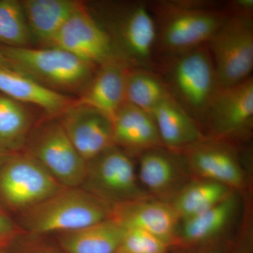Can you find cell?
<instances>
[{
  "instance_id": "12",
  "label": "cell",
  "mask_w": 253,
  "mask_h": 253,
  "mask_svg": "<svg viewBox=\"0 0 253 253\" xmlns=\"http://www.w3.org/2000/svg\"><path fill=\"white\" fill-rule=\"evenodd\" d=\"M138 179L154 199L170 203L191 180L189 168L181 152L158 146L138 156Z\"/></svg>"
},
{
  "instance_id": "6",
  "label": "cell",
  "mask_w": 253,
  "mask_h": 253,
  "mask_svg": "<svg viewBox=\"0 0 253 253\" xmlns=\"http://www.w3.org/2000/svg\"><path fill=\"white\" fill-rule=\"evenodd\" d=\"M23 151L36 158L64 187H81L84 184L86 162L57 118L48 116L33 127Z\"/></svg>"
},
{
  "instance_id": "20",
  "label": "cell",
  "mask_w": 253,
  "mask_h": 253,
  "mask_svg": "<svg viewBox=\"0 0 253 253\" xmlns=\"http://www.w3.org/2000/svg\"><path fill=\"white\" fill-rule=\"evenodd\" d=\"M0 93L23 104L38 106L51 117H58L75 101V98L51 90L31 78L1 69Z\"/></svg>"
},
{
  "instance_id": "24",
  "label": "cell",
  "mask_w": 253,
  "mask_h": 253,
  "mask_svg": "<svg viewBox=\"0 0 253 253\" xmlns=\"http://www.w3.org/2000/svg\"><path fill=\"white\" fill-rule=\"evenodd\" d=\"M233 192L219 183L197 179L189 181L170 204L181 221L205 212Z\"/></svg>"
},
{
  "instance_id": "13",
  "label": "cell",
  "mask_w": 253,
  "mask_h": 253,
  "mask_svg": "<svg viewBox=\"0 0 253 253\" xmlns=\"http://www.w3.org/2000/svg\"><path fill=\"white\" fill-rule=\"evenodd\" d=\"M47 47L64 50L96 66L114 56L109 36L84 6L68 18Z\"/></svg>"
},
{
  "instance_id": "7",
  "label": "cell",
  "mask_w": 253,
  "mask_h": 253,
  "mask_svg": "<svg viewBox=\"0 0 253 253\" xmlns=\"http://www.w3.org/2000/svg\"><path fill=\"white\" fill-rule=\"evenodd\" d=\"M206 46L220 89L252 77L253 18L228 16Z\"/></svg>"
},
{
  "instance_id": "30",
  "label": "cell",
  "mask_w": 253,
  "mask_h": 253,
  "mask_svg": "<svg viewBox=\"0 0 253 253\" xmlns=\"http://www.w3.org/2000/svg\"><path fill=\"white\" fill-rule=\"evenodd\" d=\"M0 69L17 73L18 74L25 76V75L21 72V69H20L12 61H11L9 58L6 57L5 55L3 54L1 51H0Z\"/></svg>"
},
{
  "instance_id": "8",
  "label": "cell",
  "mask_w": 253,
  "mask_h": 253,
  "mask_svg": "<svg viewBox=\"0 0 253 253\" xmlns=\"http://www.w3.org/2000/svg\"><path fill=\"white\" fill-rule=\"evenodd\" d=\"M83 186L110 206L151 197L139 183L132 156L116 146L86 162Z\"/></svg>"
},
{
  "instance_id": "23",
  "label": "cell",
  "mask_w": 253,
  "mask_h": 253,
  "mask_svg": "<svg viewBox=\"0 0 253 253\" xmlns=\"http://www.w3.org/2000/svg\"><path fill=\"white\" fill-rule=\"evenodd\" d=\"M33 124V116L26 104L0 93L1 149L13 154L24 151Z\"/></svg>"
},
{
  "instance_id": "25",
  "label": "cell",
  "mask_w": 253,
  "mask_h": 253,
  "mask_svg": "<svg viewBox=\"0 0 253 253\" xmlns=\"http://www.w3.org/2000/svg\"><path fill=\"white\" fill-rule=\"evenodd\" d=\"M169 96L162 78L156 71L128 68L126 76V101L151 113Z\"/></svg>"
},
{
  "instance_id": "18",
  "label": "cell",
  "mask_w": 253,
  "mask_h": 253,
  "mask_svg": "<svg viewBox=\"0 0 253 253\" xmlns=\"http://www.w3.org/2000/svg\"><path fill=\"white\" fill-rule=\"evenodd\" d=\"M236 193L205 212L181 221L178 232L179 249H196L211 244L221 235L237 212L239 199Z\"/></svg>"
},
{
  "instance_id": "15",
  "label": "cell",
  "mask_w": 253,
  "mask_h": 253,
  "mask_svg": "<svg viewBox=\"0 0 253 253\" xmlns=\"http://www.w3.org/2000/svg\"><path fill=\"white\" fill-rule=\"evenodd\" d=\"M56 118L86 162L115 146L112 121L97 110L74 101Z\"/></svg>"
},
{
  "instance_id": "4",
  "label": "cell",
  "mask_w": 253,
  "mask_h": 253,
  "mask_svg": "<svg viewBox=\"0 0 253 253\" xmlns=\"http://www.w3.org/2000/svg\"><path fill=\"white\" fill-rule=\"evenodd\" d=\"M111 206L81 187H63L23 212L25 227L36 234L79 230L109 219Z\"/></svg>"
},
{
  "instance_id": "34",
  "label": "cell",
  "mask_w": 253,
  "mask_h": 253,
  "mask_svg": "<svg viewBox=\"0 0 253 253\" xmlns=\"http://www.w3.org/2000/svg\"><path fill=\"white\" fill-rule=\"evenodd\" d=\"M0 253H6L4 249H1V248H0Z\"/></svg>"
},
{
  "instance_id": "26",
  "label": "cell",
  "mask_w": 253,
  "mask_h": 253,
  "mask_svg": "<svg viewBox=\"0 0 253 253\" xmlns=\"http://www.w3.org/2000/svg\"><path fill=\"white\" fill-rule=\"evenodd\" d=\"M32 36L21 4L17 0L0 1V44L30 47Z\"/></svg>"
},
{
  "instance_id": "31",
  "label": "cell",
  "mask_w": 253,
  "mask_h": 253,
  "mask_svg": "<svg viewBox=\"0 0 253 253\" xmlns=\"http://www.w3.org/2000/svg\"><path fill=\"white\" fill-rule=\"evenodd\" d=\"M13 154V153L8 152V151H5V150L1 149L0 148V168L4 164L5 161L7 160V158Z\"/></svg>"
},
{
  "instance_id": "9",
  "label": "cell",
  "mask_w": 253,
  "mask_h": 253,
  "mask_svg": "<svg viewBox=\"0 0 253 253\" xmlns=\"http://www.w3.org/2000/svg\"><path fill=\"white\" fill-rule=\"evenodd\" d=\"M64 187L25 151L15 153L0 168V201L23 212Z\"/></svg>"
},
{
  "instance_id": "27",
  "label": "cell",
  "mask_w": 253,
  "mask_h": 253,
  "mask_svg": "<svg viewBox=\"0 0 253 253\" xmlns=\"http://www.w3.org/2000/svg\"><path fill=\"white\" fill-rule=\"evenodd\" d=\"M172 249L162 240L149 233L138 229H126L116 253H169Z\"/></svg>"
},
{
  "instance_id": "14",
  "label": "cell",
  "mask_w": 253,
  "mask_h": 253,
  "mask_svg": "<svg viewBox=\"0 0 253 253\" xmlns=\"http://www.w3.org/2000/svg\"><path fill=\"white\" fill-rule=\"evenodd\" d=\"M110 218L125 229L144 231L179 249L180 219L170 203L149 197L113 205Z\"/></svg>"
},
{
  "instance_id": "22",
  "label": "cell",
  "mask_w": 253,
  "mask_h": 253,
  "mask_svg": "<svg viewBox=\"0 0 253 253\" xmlns=\"http://www.w3.org/2000/svg\"><path fill=\"white\" fill-rule=\"evenodd\" d=\"M126 229L109 219L79 230L61 234L60 244L67 253H116Z\"/></svg>"
},
{
  "instance_id": "19",
  "label": "cell",
  "mask_w": 253,
  "mask_h": 253,
  "mask_svg": "<svg viewBox=\"0 0 253 253\" xmlns=\"http://www.w3.org/2000/svg\"><path fill=\"white\" fill-rule=\"evenodd\" d=\"M151 114L163 146L168 149L181 152L207 137L198 123L170 95Z\"/></svg>"
},
{
  "instance_id": "28",
  "label": "cell",
  "mask_w": 253,
  "mask_h": 253,
  "mask_svg": "<svg viewBox=\"0 0 253 253\" xmlns=\"http://www.w3.org/2000/svg\"><path fill=\"white\" fill-rule=\"evenodd\" d=\"M20 229L0 208V248L5 249L19 234Z\"/></svg>"
},
{
  "instance_id": "2",
  "label": "cell",
  "mask_w": 253,
  "mask_h": 253,
  "mask_svg": "<svg viewBox=\"0 0 253 253\" xmlns=\"http://www.w3.org/2000/svg\"><path fill=\"white\" fill-rule=\"evenodd\" d=\"M154 71L162 78L171 97L189 113L205 134L208 111L220 90L207 46L158 56Z\"/></svg>"
},
{
  "instance_id": "17",
  "label": "cell",
  "mask_w": 253,
  "mask_h": 253,
  "mask_svg": "<svg viewBox=\"0 0 253 253\" xmlns=\"http://www.w3.org/2000/svg\"><path fill=\"white\" fill-rule=\"evenodd\" d=\"M113 141L131 156L163 146L152 114L126 102L112 120Z\"/></svg>"
},
{
  "instance_id": "1",
  "label": "cell",
  "mask_w": 253,
  "mask_h": 253,
  "mask_svg": "<svg viewBox=\"0 0 253 253\" xmlns=\"http://www.w3.org/2000/svg\"><path fill=\"white\" fill-rule=\"evenodd\" d=\"M224 1L156 0L148 5L156 26V57L206 45L228 17Z\"/></svg>"
},
{
  "instance_id": "16",
  "label": "cell",
  "mask_w": 253,
  "mask_h": 253,
  "mask_svg": "<svg viewBox=\"0 0 253 253\" xmlns=\"http://www.w3.org/2000/svg\"><path fill=\"white\" fill-rule=\"evenodd\" d=\"M127 66L113 56L98 66L90 81L75 102L104 113L112 121L126 101Z\"/></svg>"
},
{
  "instance_id": "3",
  "label": "cell",
  "mask_w": 253,
  "mask_h": 253,
  "mask_svg": "<svg viewBox=\"0 0 253 253\" xmlns=\"http://www.w3.org/2000/svg\"><path fill=\"white\" fill-rule=\"evenodd\" d=\"M103 22L113 55L129 68L154 70L156 26L148 1H136L106 8Z\"/></svg>"
},
{
  "instance_id": "35",
  "label": "cell",
  "mask_w": 253,
  "mask_h": 253,
  "mask_svg": "<svg viewBox=\"0 0 253 253\" xmlns=\"http://www.w3.org/2000/svg\"></svg>"
},
{
  "instance_id": "32",
  "label": "cell",
  "mask_w": 253,
  "mask_h": 253,
  "mask_svg": "<svg viewBox=\"0 0 253 253\" xmlns=\"http://www.w3.org/2000/svg\"><path fill=\"white\" fill-rule=\"evenodd\" d=\"M179 253H203V251L196 249H180V252Z\"/></svg>"
},
{
  "instance_id": "21",
  "label": "cell",
  "mask_w": 253,
  "mask_h": 253,
  "mask_svg": "<svg viewBox=\"0 0 253 253\" xmlns=\"http://www.w3.org/2000/svg\"><path fill=\"white\" fill-rule=\"evenodd\" d=\"M21 2L32 38L45 47L68 18L84 6L74 0H23Z\"/></svg>"
},
{
  "instance_id": "29",
  "label": "cell",
  "mask_w": 253,
  "mask_h": 253,
  "mask_svg": "<svg viewBox=\"0 0 253 253\" xmlns=\"http://www.w3.org/2000/svg\"><path fill=\"white\" fill-rule=\"evenodd\" d=\"M223 8L228 16L253 18V0H231L224 1Z\"/></svg>"
},
{
  "instance_id": "5",
  "label": "cell",
  "mask_w": 253,
  "mask_h": 253,
  "mask_svg": "<svg viewBox=\"0 0 253 253\" xmlns=\"http://www.w3.org/2000/svg\"><path fill=\"white\" fill-rule=\"evenodd\" d=\"M0 51L21 72L51 90L79 95L98 66L54 47H17L0 44Z\"/></svg>"
},
{
  "instance_id": "33",
  "label": "cell",
  "mask_w": 253,
  "mask_h": 253,
  "mask_svg": "<svg viewBox=\"0 0 253 253\" xmlns=\"http://www.w3.org/2000/svg\"><path fill=\"white\" fill-rule=\"evenodd\" d=\"M203 253H229L225 252H221V251H203Z\"/></svg>"
},
{
  "instance_id": "10",
  "label": "cell",
  "mask_w": 253,
  "mask_h": 253,
  "mask_svg": "<svg viewBox=\"0 0 253 253\" xmlns=\"http://www.w3.org/2000/svg\"><path fill=\"white\" fill-rule=\"evenodd\" d=\"M253 124V77L221 89L208 111L205 134L208 138L230 141L245 139Z\"/></svg>"
},
{
  "instance_id": "11",
  "label": "cell",
  "mask_w": 253,
  "mask_h": 253,
  "mask_svg": "<svg viewBox=\"0 0 253 253\" xmlns=\"http://www.w3.org/2000/svg\"><path fill=\"white\" fill-rule=\"evenodd\" d=\"M189 172L234 191L244 189L246 174L234 143L206 137L181 151Z\"/></svg>"
}]
</instances>
